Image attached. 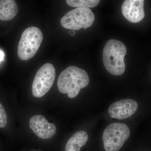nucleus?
Returning a JSON list of instances; mask_svg holds the SVG:
<instances>
[{
  "label": "nucleus",
  "instance_id": "4",
  "mask_svg": "<svg viewBox=\"0 0 151 151\" xmlns=\"http://www.w3.org/2000/svg\"><path fill=\"white\" fill-rule=\"evenodd\" d=\"M130 135L129 128L126 124L113 123L108 125L102 137L105 151H119Z\"/></svg>",
  "mask_w": 151,
  "mask_h": 151
},
{
  "label": "nucleus",
  "instance_id": "9",
  "mask_svg": "<svg viewBox=\"0 0 151 151\" xmlns=\"http://www.w3.org/2000/svg\"><path fill=\"white\" fill-rule=\"evenodd\" d=\"M144 0H126L122 6V12L125 18L132 23L141 21L145 17Z\"/></svg>",
  "mask_w": 151,
  "mask_h": 151
},
{
  "label": "nucleus",
  "instance_id": "13",
  "mask_svg": "<svg viewBox=\"0 0 151 151\" xmlns=\"http://www.w3.org/2000/svg\"><path fill=\"white\" fill-rule=\"evenodd\" d=\"M7 123V116L4 108L0 103V128L6 127Z\"/></svg>",
  "mask_w": 151,
  "mask_h": 151
},
{
  "label": "nucleus",
  "instance_id": "3",
  "mask_svg": "<svg viewBox=\"0 0 151 151\" xmlns=\"http://www.w3.org/2000/svg\"><path fill=\"white\" fill-rule=\"evenodd\" d=\"M43 40V34L38 28L31 27L25 30L18 46V55L20 59L27 61L32 58Z\"/></svg>",
  "mask_w": 151,
  "mask_h": 151
},
{
  "label": "nucleus",
  "instance_id": "6",
  "mask_svg": "<svg viewBox=\"0 0 151 151\" xmlns=\"http://www.w3.org/2000/svg\"><path fill=\"white\" fill-rule=\"evenodd\" d=\"M55 78V68L50 63L44 64L39 68L32 84V94L40 98L44 96L51 89Z\"/></svg>",
  "mask_w": 151,
  "mask_h": 151
},
{
  "label": "nucleus",
  "instance_id": "2",
  "mask_svg": "<svg viewBox=\"0 0 151 151\" xmlns=\"http://www.w3.org/2000/svg\"><path fill=\"white\" fill-rule=\"evenodd\" d=\"M127 47L123 42L117 40L107 42L103 50V63L106 70L112 75L120 76L125 72L126 64L124 59Z\"/></svg>",
  "mask_w": 151,
  "mask_h": 151
},
{
  "label": "nucleus",
  "instance_id": "11",
  "mask_svg": "<svg viewBox=\"0 0 151 151\" xmlns=\"http://www.w3.org/2000/svg\"><path fill=\"white\" fill-rule=\"evenodd\" d=\"M88 140V135L86 132L78 131L68 141L65 151H81V148L86 145Z\"/></svg>",
  "mask_w": 151,
  "mask_h": 151
},
{
  "label": "nucleus",
  "instance_id": "15",
  "mask_svg": "<svg viewBox=\"0 0 151 151\" xmlns=\"http://www.w3.org/2000/svg\"><path fill=\"white\" fill-rule=\"evenodd\" d=\"M69 35H70L72 36H73L75 35L76 32H75L74 31V30H71L69 32V33H68Z\"/></svg>",
  "mask_w": 151,
  "mask_h": 151
},
{
  "label": "nucleus",
  "instance_id": "1",
  "mask_svg": "<svg viewBox=\"0 0 151 151\" xmlns=\"http://www.w3.org/2000/svg\"><path fill=\"white\" fill-rule=\"evenodd\" d=\"M89 77L85 70L75 66L65 68L60 74L58 79V90L62 94H67L70 98L78 95L81 89L89 84Z\"/></svg>",
  "mask_w": 151,
  "mask_h": 151
},
{
  "label": "nucleus",
  "instance_id": "14",
  "mask_svg": "<svg viewBox=\"0 0 151 151\" xmlns=\"http://www.w3.org/2000/svg\"><path fill=\"white\" fill-rule=\"evenodd\" d=\"M4 57V54L2 51H0V62L2 61Z\"/></svg>",
  "mask_w": 151,
  "mask_h": 151
},
{
  "label": "nucleus",
  "instance_id": "8",
  "mask_svg": "<svg viewBox=\"0 0 151 151\" xmlns=\"http://www.w3.org/2000/svg\"><path fill=\"white\" fill-rule=\"evenodd\" d=\"M29 127L38 137L42 139H50L56 132L55 125L49 123L44 116L40 115H35L31 118Z\"/></svg>",
  "mask_w": 151,
  "mask_h": 151
},
{
  "label": "nucleus",
  "instance_id": "10",
  "mask_svg": "<svg viewBox=\"0 0 151 151\" xmlns=\"http://www.w3.org/2000/svg\"><path fill=\"white\" fill-rule=\"evenodd\" d=\"M18 12L15 1L0 0V20L8 21L12 19Z\"/></svg>",
  "mask_w": 151,
  "mask_h": 151
},
{
  "label": "nucleus",
  "instance_id": "7",
  "mask_svg": "<svg viewBox=\"0 0 151 151\" xmlns=\"http://www.w3.org/2000/svg\"><path fill=\"white\" fill-rule=\"evenodd\" d=\"M138 107V103L135 100L124 99L112 104L108 109V112L111 118L124 120L134 115Z\"/></svg>",
  "mask_w": 151,
  "mask_h": 151
},
{
  "label": "nucleus",
  "instance_id": "12",
  "mask_svg": "<svg viewBox=\"0 0 151 151\" xmlns=\"http://www.w3.org/2000/svg\"><path fill=\"white\" fill-rule=\"evenodd\" d=\"M66 3L68 6L73 7L93 8L98 5L99 0H67Z\"/></svg>",
  "mask_w": 151,
  "mask_h": 151
},
{
  "label": "nucleus",
  "instance_id": "5",
  "mask_svg": "<svg viewBox=\"0 0 151 151\" xmlns=\"http://www.w3.org/2000/svg\"><path fill=\"white\" fill-rule=\"evenodd\" d=\"M95 16L91 9L78 7L67 13L60 21L63 27L66 29L78 30L90 27L94 23Z\"/></svg>",
  "mask_w": 151,
  "mask_h": 151
}]
</instances>
